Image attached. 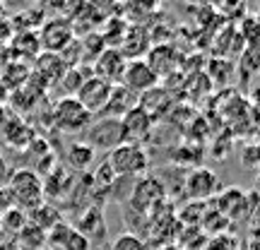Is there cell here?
<instances>
[{"label": "cell", "mask_w": 260, "mask_h": 250, "mask_svg": "<svg viewBox=\"0 0 260 250\" xmlns=\"http://www.w3.org/2000/svg\"><path fill=\"white\" fill-rule=\"evenodd\" d=\"M8 190L12 207H17L22 212H31L39 204H44V181L34 168H17L8 176Z\"/></svg>", "instance_id": "6da1fadb"}, {"label": "cell", "mask_w": 260, "mask_h": 250, "mask_svg": "<svg viewBox=\"0 0 260 250\" xmlns=\"http://www.w3.org/2000/svg\"><path fill=\"white\" fill-rule=\"evenodd\" d=\"M106 164L111 166L113 176L125 178V176H142L149 168L147 149L135 142H123L118 147H113L106 157Z\"/></svg>", "instance_id": "7a4b0ae2"}, {"label": "cell", "mask_w": 260, "mask_h": 250, "mask_svg": "<svg viewBox=\"0 0 260 250\" xmlns=\"http://www.w3.org/2000/svg\"><path fill=\"white\" fill-rule=\"evenodd\" d=\"M51 118H53V123H56L58 128H63L65 132H84L94 121V116L87 111L75 96L58 99L56 106H53V111H51Z\"/></svg>", "instance_id": "3957f363"}, {"label": "cell", "mask_w": 260, "mask_h": 250, "mask_svg": "<svg viewBox=\"0 0 260 250\" xmlns=\"http://www.w3.org/2000/svg\"><path fill=\"white\" fill-rule=\"evenodd\" d=\"M39 44L46 53H63L75 41V27L68 17H53L39 27Z\"/></svg>", "instance_id": "277c9868"}, {"label": "cell", "mask_w": 260, "mask_h": 250, "mask_svg": "<svg viewBox=\"0 0 260 250\" xmlns=\"http://www.w3.org/2000/svg\"><path fill=\"white\" fill-rule=\"evenodd\" d=\"M87 135V145L96 152V149H106L111 152L113 147H118L125 142V132H123L121 121L116 118H99V121H92V125L84 130Z\"/></svg>", "instance_id": "5b68a950"}, {"label": "cell", "mask_w": 260, "mask_h": 250, "mask_svg": "<svg viewBox=\"0 0 260 250\" xmlns=\"http://www.w3.org/2000/svg\"><path fill=\"white\" fill-rule=\"evenodd\" d=\"M125 65H128V58L121 53V48L109 46L94 58L92 75L99 77V80H104V82H109V84H121L123 73H125Z\"/></svg>", "instance_id": "8992f818"}, {"label": "cell", "mask_w": 260, "mask_h": 250, "mask_svg": "<svg viewBox=\"0 0 260 250\" xmlns=\"http://www.w3.org/2000/svg\"><path fill=\"white\" fill-rule=\"evenodd\" d=\"M121 84L125 87V89H130L135 96H142V94L152 92V89L157 87L159 77L147 65V60L135 58V60H128V65H125V73H123Z\"/></svg>", "instance_id": "52a82bcc"}, {"label": "cell", "mask_w": 260, "mask_h": 250, "mask_svg": "<svg viewBox=\"0 0 260 250\" xmlns=\"http://www.w3.org/2000/svg\"><path fill=\"white\" fill-rule=\"evenodd\" d=\"M161 202H164V186L159 183V178H152V176L140 178L138 186H135V193L130 197V207L135 212L149 214L147 209H154Z\"/></svg>", "instance_id": "ba28073f"}, {"label": "cell", "mask_w": 260, "mask_h": 250, "mask_svg": "<svg viewBox=\"0 0 260 250\" xmlns=\"http://www.w3.org/2000/svg\"><path fill=\"white\" fill-rule=\"evenodd\" d=\"M111 87H113V84L104 82V80H99V77L89 75V77L82 82V87L77 89L75 99L82 103V106L92 113V116H96V113H102L104 103H106L109 94H111Z\"/></svg>", "instance_id": "9c48e42d"}, {"label": "cell", "mask_w": 260, "mask_h": 250, "mask_svg": "<svg viewBox=\"0 0 260 250\" xmlns=\"http://www.w3.org/2000/svg\"><path fill=\"white\" fill-rule=\"evenodd\" d=\"M186 193L195 202H205L207 197L219 193V176L210 168H193L186 176Z\"/></svg>", "instance_id": "30bf717a"}, {"label": "cell", "mask_w": 260, "mask_h": 250, "mask_svg": "<svg viewBox=\"0 0 260 250\" xmlns=\"http://www.w3.org/2000/svg\"><path fill=\"white\" fill-rule=\"evenodd\" d=\"M46 245L51 250H89L92 243L75 229L73 224L60 222L46 233Z\"/></svg>", "instance_id": "8fae6325"}, {"label": "cell", "mask_w": 260, "mask_h": 250, "mask_svg": "<svg viewBox=\"0 0 260 250\" xmlns=\"http://www.w3.org/2000/svg\"><path fill=\"white\" fill-rule=\"evenodd\" d=\"M123 132H125V142H135L140 145L142 139L149 137V132L154 130V116L149 111H145L142 106H135L130 113H125L121 118Z\"/></svg>", "instance_id": "7c38bea8"}, {"label": "cell", "mask_w": 260, "mask_h": 250, "mask_svg": "<svg viewBox=\"0 0 260 250\" xmlns=\"http://www.w3.org/2000/svg\"><path fill=\"white\" fill-rule=\"evenodd\" d=\"M140 103V96H135V94L130 92V89H125L123 84H113L111 87V94H109V99H106V103H104L102 109V118H116V121H121L125 113H130L135 106Z\"/></svg>", "instance_id": "4fadbf2b"}, {"label": "cell", "mask_w": 260, "mask_h": 250, "mask_svg": "<svg viewBox=\"0 0 260 250\" xmlns=\"http://www.w3.org/2000/svg\"><path fill=\"white\" fill-rule=\"evenodd\" d=\"M65 60L58 53H41L34 63V70H31V77H44V89L53 87V84L60 82V77L65 75Z\"/></svg>", "instance_id": "5bb4252c"}, {"label": "cell", "mask_w": 260, "mask_h": 250, "mask_svg": "<svg viewBox=\"0 0 260 250\" xmlns=\"http://www.w3.org/2000/svg\"><path fill=\"white\" fill-rule=\"evenodd\" d=\"M75 229L82 233L89 243H92L94 238H104V236H106V222H104V214L99 212L96 207L84 209L82 217L77 219V226H75Z\"/></svg>", "instance_id": "9a60e30c"}, {"label": "cell", "mask_w": 260, "mask_h": 250, "mask_svg": "<svg viewBox=\"0 0 260 250\" xmlns=\"http://www.w3.org/2000/svg\"><path fill=\"white\" fill-rule=\"evenodd\" d=\"M94 152L87 142H73L68 152H65V161H68V166L73 168V171H87V168L94 164Z\"/></svg>", "instance_id": "2e32d148"}, {"label": "cell", "mask_w": 260, "mask_h": 250, "mask_svg": "<svg viewBox=\"0 0 260 250\" xmlns=\"http://www.w3.org/2000/svg\"><path fill=\"white\" fill-rule=\"evenodd\" d=\"M27 222L34 224L37 229H41V231L48 233L56 224L63 222V217H60V212H58L56 207H51V204H39L37 209L27 212Z\"/></svg>", "instance_id": "e0dca14e"}, {"label": "cell", "mask_w": 260, "mask_h": 250, "mask_svg": "<svg viewBox=\"0 0 260 250\" xmlns=\"http://www.w3.org/2000/svg\"><path fill=\"white\" fill-rule=\"evenodd\" d=\"M15 243L19 250H44L46 248V231H41L34 224L27 222L24 229L15 236Z\"/></svg>", "instance_id": "ac0fdd59"}, {"label": "cell", "mask_w": 260, "mask_h": 250, "mask_svg": "<svg viewBox=\"0 0 260 250\" xmlns=\"http://www.w3.org/2000/svg\"><path fill=\"white\" fill-rule=\"evenodd\" d=\"M0 217H3V231L12 233V238H15V236L24 229V224H27V212H22V209H17V207L5 209Z\"/></svg>", "instance_id": "d6986e66"}, {"label": "cell", "mask_w": 260, "mask_h": 250, "mask_svg": "<svg viewBox=\"0 0 260 250\" xmlns=\"http://www.w3.org/2000/svg\"><path fill=\"white\" fill-rule=\"evenodd\" d=\"M111 250H149V245L142 236L128 231V233H121V236L113 238Z\"/></svg>", "instance_id": "ffe728a7"}, {"label": "cell", "mask_w": 260, "mask_h": 250, "mask_svg": "<svg viewBox=\"0 0 260 250\" xmlns=\"http://www.w3.org/2000/svg\"><path fill=\"white\" fill-rule=\"evenodd\" d=\"M12 37H15V29H12V19L0 17V48L5 46V44H10V41H12Z\"/></svg>", "instance_id": "44dd1931"}, {"label": "cell", "mask_w": 260, "mask_h": 250, "mask_svg": "<svg viewBox=\"0 0 260 250\" xmlns=\"http://www.w3.org/2000/svg\"><path fill=\"white\" fill-rule=\"evenodd\" d=\"M10 207H12V200H10L8 190H5V183H0V214L10 209Z\"/></svg>", "instance_id": "7402d4cb"}, {"label": "cell", "mask_w": 260, "mask_h": 250, "mask_svg": "<svg viewBox=\"0 0 260 250\" xmlns=\"http://www.w3.org/2000/svg\"><path fill=\"white\" fill-rule=\"evenodd\" d=\"M248 250H260V229L251 236V241H248Z\"/></svg>", "instance_id": "603a6c76"}, {"label": "cell", "mask_w": 260, "mask_h": 250, "mask_svg": "<svg viewBox=\"0 0 260 250\" xmlns=\"http://www.w3.org/2000/svg\"><path fill=\"white\" fill-rule=\"evenodd\" d=\"M0 250H19L15 238H8V241H0Z\"/></svg>", "instance_id": "cb8c5ba5"}, {"label": "cell", "mask_w": 260, "mask_h": 250, "mask_svg": "<svg viewBox=\"0 0 260 250\" xmlns=\"http://www.w3.org/2000/svg\"><path fill=\"white\" fill-rule=\"evenodd\" d=\"M5 176H8V164H5V157L0 154V183H5Z\"/></svg>", "instance_id": "d4e9b609"}, {"label": "cell", "mask_w": 260, "mask_h": 250, "mask_svg": "<svg viewBox=\"0 0 260 250\" xmlns=\"http://www.w3.org/2000/svg\"><path fill=\"white\" fill-rule=\"evenodd\" d=\"M157 250H183V248H178L176 243H169V245H161V248H157Z\"/></svg>", "instance_id": "484cf974"}, {"label": "cell", "mask_w": 260, "mask_h": 250, "mask_svg": "<svg viewBox=\"0 0 260 250\" xmlns=\"http://www.w3.org/2000/svg\"><path fill=\"white\" fill-rule=\"evenodd\" d=\"M0 231H3V217H0Z\"/></svg>", "instance_id": "4316f807"}]
</instances>
